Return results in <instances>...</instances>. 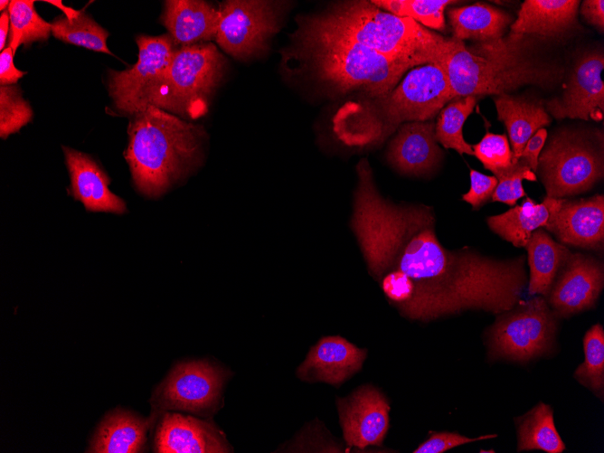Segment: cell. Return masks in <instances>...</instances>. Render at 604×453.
<instances>
[{
	"label": "cell",
	"mask_w": 604,
	"mask_h": 453,
	"mask_svg": "<svg viewBox=\"0 0 604 453\" xmlns=\"http://www.w3.org/2000/svg\"><path fill=\"white\" fill-rule=\"evenodd\" d=\"M388 146L389 163L399 172L426 175L436 169L443 152L438 145L432 120L401 125Z\"/></svg>",
	"instance_id": "cell-18"
},
{
	"label": "cell",
	"mask_w": 604,
	"mask_h": 453,
	"mask_svg": "<svg viewBox=\"0 0 604 453\" xmlns=\"http://www.w3.org/2000/svg\"><path fill=\"white\" fill-rule=\"evenodd\" d=\"M125 157L134 184L158 197L200 162L202 127L149 105L133 115Z\"/></svg>",
	"instance_id": "cell-5"
},
{
	"label": "cell",
	"mask_w": 604,
	"mask_h": 453,
	"mask_svg": "<svg viewBox=\"0 0 604 453\" xmlns=\"http://www.w3.org/2000/svg\"><path fill=\"white\" fill-rule=\"evenodd\" d=\"M224 68L223 56L211 42L179 47L165 72L145 94L139 110L152 105L169 113L198 118L208 111Z\"/></svg>",
	"instance_id": "cell-7"
},
{
	"label": "cell",
	"mask_w": 604,
	"mask_h": 453,
	"mask_svg": "<svg viewBox=\"0 0 604 453\" xmlns=\"http://www.w3.org/2000/svg\"><path fill=\"white\" fill-rule=\"evenodd\" d=\"M33 110L23 98L19 87L14 85L0 88V136L6 138L18 132L33 118Z\"/></svg>",
	"instance_id": "cell-34"
},
{
	"label": "cell",
	"mask_w": 604,
	"mask_h": 453,
	"mask_svg": "<svg viewBox=\"0 0 604 453\" xmlns=\"http://www.w3.org/2000/svg\"><path fill=\"white\" fill-rule=\"evenodd\" d=\"M472 148L473 156L494 175L509 168L518 161L514 159L505 134L487 132L477 144L472 146Z\"/></svg>",
	"instance_id": "cell-35"
},
{
	"label": "cell",
	"mask_w": 604,
	"mask_h": 453,
	"mask_svg": "<svg viewBox=\"0 0 604 453\" xmlns=\"http://www.w3.org/2000/svg\"><path fill=\"white\" fill-rule=\"evenodd\" d=\"M70 174V193L88 211L124 213L125 202L109 189V179L99 165L87 154L63 146Z\"/></svg>",
	"instance_id": "cell-20"
},
{
	"label": "cell",
	"mask_w": 604,
	"mask_h": 453,
	"mask_svg": "<svg viewBox=\"0 0 604 453\" xmlns=\"http://www.w3.org/2000/svg\"><path fill=\"white\" fill-rule=\"evenodd\" d=\"M457 97L502 95L525 85L550 88L562 71L533 53L529 35L510 32L502 38L468 47L459 41L439 62Z\"/></svg>",
	"instance_id": "cell-4"
},
{
	"label": "cell",
	"mask_w": 604,
	"mask_h": 453,
	"mask_svg": "<svg viewBox=\"0 0 604 453\" xmlns=\"http://www.w3.org/2000/svg\"><path fill=\"white\" fill-rule=\"evenodd\" d=\"M547 136L548 133L544 127L538 129L529 138L522 151L520 159L525 162L534 173H536L538 158L546 142Z\"/></svg>",
	"instance_id": "cell-39"
},
{
	"label": "cell",
	"mask_w": 604,
	"mask_h": 453,
	"mask_svg": "<svg viewBox=\"0 0 604 453\" xmlns=\"http://www.w3.org/2000/svg\"><path fill=\"white\" fill-rule=\"evenodd\" d=\"M32 0H12L7 8L10 17V42L14 54L20 44L46 41L52 33L51 24L35 11Z\"/></svg>",
	"instance_id": "cell-31"
},
{
	"label": "cell",
	"mask_w": 604,
	"mask_h": 453,
	"mask_svg": "<svg viewBox=\"0 0 604 453\" xmlns=\"http://www.w3.org/2000/svg\"><path fill=\"white\" fill-rule=\"evenodd\" d=\"M526 257L496 259L439 242L435 222L414 228L401 241L387 270H397L387 297L400 313L428 322L465 310L495 315L520 301L528 284Z\"/></svg>",
	"instance_id": "cell-1"
},
{
	"label": "cell",
	"mask_w": 604,
	"mask_h": 453,
	"mask_svg": "<svg viewBox=\"0 0 604 453\" xmlns=\"http://www.w3.org/2000/svg\"><path fill=\"white\" fill-rule=\"evenodd\" d=\"M366 355V349H360L341 336H326L311 347L297 369V376L308 382L337 386L362 368Z\"/></svg>",
	"instance_id": "cell-19"
},
{
	"label": "cell",
	"mask_w": 604,
	"mask_h": 453,
	"mask_svg": "<svg viewBox=\"0 0 604 453\" xmlns=\"http://www.w3.org/2000/svg\"><path fill=\"white\" fill-rule=\"evenodd\" d=\"M571 130L552 134L544 144L536 175L549 198H564L587 192L603 176L602 144Z\"/></svg>",
	"instance_id": "cell-8"
},
{
	"label": "cell",
	"mask_w": 604,
	"mask_h": 453,
	"mask_svg": "<svg viewBox=\"0 0 604 453\" xmlns=\"http://www.w3.org/2000/svg\"><path fill=\"white\" fill-rule=\"evenodd\" d=\"M494 175L497 179V185L492 194V201L510 206H514L520 198L526 195L522 184L523 180L537 179L535 173L521 159Z\"/></svg>",
	"instance_id": "cell-36"
},
{
	"label": "cell",
	"mask_w": 604,
	"mask_h": 453,
	"mask_svg": "<svg viewBox=\"0 0 604 453\" xmlns=\"http://www.w3.org/2000/svg\"><path fill=\"white\" fill-rule=\"evenodd\" d=\"M307 17L316 24L410 69L443 61L459 42L431 32L411 18L382 11L371 1L335 4Z\"/></svg>",
	"instance_id": "cell-6"
},
{
	"label": "cell",
	"mask_w": 604,
	"mask_h": 453,
	"mask_svg": "<svg viewBox=\"0 0 604 453\" xmlns=\"http://www.w3.org/2000/svg\"><path fill=\"white\" fill-rule=\"evenodd\" d=\"M217 43L236 59L264 52L279 29L278 4L261 0H231L220 5Z\"/></svg>",
	"instance_id": "cell-11"
},
{
	"label": "cell",
	"mask_w": 604,
	"mask_h": 453,
	"mask_svg": "<svg viewBox=\"0 0 604 453\" xmlns=\"http://www.w3.org/2000/svg\"><path fill=\"white\" fill-rule=\"evenodd\" d=\"M453 38L484 42L502 38L512 17L505 11L477 3L448 11Z\"/></svg>",
	"instance_id": "cell-26"
},
{
	"label": "cell",
	"mask_w": 604,
	"mask_h": 453,
	"mask_svg": "<svg viewBox=\"0 0 604 453\" xmlns=\"http://www.w3.org/2000/svg\"><path fill=\"white\" fill-rule=\"evenodd\" d=\"M9 4H10V1H7V0H5V1H4V0L0 1V10H1L2 12L5 11V10H6L5 8H6L7 6H9Z\"/></svg>",
	"instance_id": "cell-43"
},
{
	"label": "cell",
	"mask_w": 604,
	"mask_h": 453,
	"mask_svg": "<svg viewBox=\"0 0 604 453\" xmlns=\"http://www.w3.org/2000/svg\"><path fill=\"white\" fill-rule=\"evenodd\" d=\"M138 60L131 68L110 71L109 92L115 107L134 115L146 91L165 72L177 48L169 34L137 38Z\"/></svg>",
	"instance_id": "cell-12"
},
{
	"label": "cell",
	"mask_w": 604,
	"mask_h": 453,
	"mask_svg": "<svg viewBox=\"0 0 604 453\" xmlns=\"http://www.w3.org/2000/svg\"><path fill=\"white\" fill-rule=\"evenodd\" d=\"M229 374L208 360L180 363L156 388L150 402L156 412L182 411L211 416L222 403Z\"/></svg>",
	"instance_id": "cell-10"
},
{
	"label": "cell",
	"mask_w": 604,
	"mask_h": 453,
	"mask_svg": "<svg viewBox=\"0 0 604 453\" xmlns=\"http://www.w3.org/2000/svg\"><path fill=\"white\" fill-rule=\"evenodd\" d=\"M524 248L529 266L528 292L545 297L571 251L543 228L532 233Z\"/></svg>",
	"instance_id": "cell-25"
},
{
	"label": "cell",
	"mask_w": 604,
	"mask_h": 453,
	"mask_svg": "<svg viewBox=\"0 0 604 453\" xmlns=\"http://www.w3.org/2000/svg\"><path fill=\"white\" fill-rule=\"evenodd\" d=\"M517 451L542 450L562 453L565 444L561 439L550 405L540 401L527 413L516 419Z\"/></svg>",
	"instance_id": "cell-28"
},
{
	"label": "cell",
	"mask_w": 604,
	"mask_h": 453,
	"mask_svg": "<svg viewBox=\"0 0 604 453\" xmlns=\"http://www.w3.org/2000/svg\"><path fill=\"white\" fill-rule=\"evenodd\" d=\"M603 286V263L591 255L571 252L545 296L546 301L557 317H569L593 307Z\"/></svg>",
	"instance_id": "cell-13"
},
{
	"label": "cell",
	"mask_w": 604,
	"mask_h": 453,
	"mask_svg": "<svg viewBox=\"0 0 604 453\" xmlns=\"http://www.w3.org/2000/svg\"><path fill=\"white\" fill-rule=\"evenodd\" d=\"M297 24L293 44L283 53L288 68L307 75L331 95L355 92L360 98L382 97L410 69L316 24L307 16L299 17Z\"/></svg>",
	"instance_id": "cell-2"
},
{
	"label": "cell",
	"mask_w": 604,
	"mask_h": 453,
	"mask_svg": "<svg viewBox=\"0 0 604 453\" xmlns=\"http://www.w3.org/2000/svg\"><path fill=\"white\" fill-rule=\"evenodd\" d=\"M603 68L601 52H593L582 56L576 62L562 94L547 102L548 112L557 119L601 120L604 115Z\"/></svg>",
	"instance_id": "cell-15"
},
{
	"label": "cell",
	"mask_w": 604,
	"mask_h": 453,
	"mask_svg": "<svg viewBox=\"0 0 604 453\" xmlns=\"http://www.w3.org/2000/svg\"><path fill=\"white\" fill-rule=\"evenodd\" d=\"M549 198V197H548ZM550 214L544 228L562 244L601 250L604 243V197L549 198Z\"/></svg>",
	"instance_id": "cell-14"
},
{
	"label": "cell",
	"mask_w": 604,
	"mask_h": 453,
	"mask_svg": "<svg viewBox=\"0 0 604 453\" xmlns=\"http://www.w3.org/2000/svg\"><path fill=\"white\" fill-rule=\"evenodd\" d=\"M10 29V17L8 10L2 12L0 16V49L3 51L5 46L8 32Z\"/></svg>",
	"instance_id": "cell-42"
},
{
	"label": "cell",
	"mask_w": 604,
	"mask_h": 453,
	"mask_svg": "<svg viewBox=\"0 0 604 453\" xmlns=\"http://www.w3.org/2000/svg\"><path fill=\"white\" fill-rule=\"evenodd\" d=\"M378 8L400 17L411 18L424 27L442 31L445 29L444 12L450 0H373Z\"/></svg>",
	"instance_id": "cell-33"
},
{
	"label": "cell",
	"mask_w": 604,
	"mask_h": 453,
	"mask_svg": "<svg viewBox=\"0 0 604 453\" xmlns=\"http://www.w3.org/2000/svg\"><path fill=\"white\" fill-rule=\"evenodd\" d=\"M550 214L549 198L537 203L526 197L520 205L486 218L489 229L514 247L524 248L532 233L544 227Z\"/></svg>",
	"instance_id": "cell-27"
},
{
	"label": "cell",
	"mask_w": 604,
	"mask_h": 453,
	"mask_svg": "<svg viewBox=\"0 0 604 453\" xmlns=\"http://www.w3.org/2000/svg\"><path fill=\"white\" fill-rule=\"evenodd\" d=\"M496 434L469 438L456 432H433L413 453H442L458 446L496 438Z\"/></svg>",
	"instance_id": "cell-37"
},
{
	"label": "cell",
	"mask_w": 604,
	"mask_h": 453,
	"mask_svg": "<svg viewBox=\"0 0 604 453\" xmlns=\"http://www.w3.org/2000/svg\"><path fill=\"white\" fill-rule=\"evenodd\" d=\"M584 361L574 372V378L600 400L604 393V330L595 324L583 337Z\"/></svg>",
	"instance_id": "cell-32"
},
{
	"label": "cell",
	"mask_w": 604,
	"mask_h": 453,
	"mask_svg": "<svg viewBox=\"0 0 604 453\" xmlns=\"http://www.w3.org/2000/svg\"><path fill=\"white\" fill-rule=\"evenodd\" d=\"M453 99L441 64L420 65L388 94L345 102L334 116L333 130L347 146H372L404 123L432 120Z\"/></svg>",
	"instance_id": "cell-3"
},
{
	"label": "cell",
	"mask_w": 604,
	"mask_h": 453,
	"mask_svg": "<svg viewBox=\"0 0 604 453\" xmlns=\"http://www.w3.org/2000/svg\"><path fill=\"white\" fill-rule=\"evenodd\" d=\"M153 420V416L144 419L125 410L112 411L99 425L88 452H141L146 443V431Z\"/></svg>",
	"instance_id": "cell-23"
},
{
	"label": "cell",
	"mask_w": 604,
	"mask_h": 453,
	"mask_svg": "<svg viewBox=\"0 0 604 453\" xmlns=\"http://www.w3.org/2000/svg\"><path fill=\"white\" fill-rule=\"evenodd\" d=\"M14 52L10 46L5 48L0 54V84L9 86L26 74L25 71L18 70L14 63Z\"/></svg>",
	"instance_id": "cell-40"
},
{
	"label": "cell",
	"mask_w": 604,
	"mask_h": 453,
	"mask_svg": "<svg viewBox=\"0 0 604 453\" xmlns=\"http://www.w3.org/2000/svg\"><path fill=\"white\" fill-rule=\"evenodd\" d=\"M494 101L497 118L505 126L514 157L517 161L529 138L551 123V116L542 103L525 98L502 94Z\"/></svg>",
	"instance_id": "cell-24"
},
{
	"label": "cell",
	"mask_w": 604,
	"mask_h": 453,
	"mask_svg": "<svg viewBox=\"0 0 604 453\" xmlns=\"http://www.w3.org/2000/svg\"><path fill=\"white\" fill-rule=\"evenodd\" d=\"M155 451L159 453L232 452L224 433L212 421L165 412L156 428Z\"/></svg>",
	"instance_id": "cell-17"
},
{
	"label": "cell",
	"mask_w": 604,
	"mask_h": 453,
	"mask_svg": "<svg viewBox=\"0 0 604 453\" xmlns=\"http://www.w3.org/2000/svg\"><path fill=\"white\" fill-rule=\"evenodd\" d=\"M579 6L577 0H525L511 24V32L529 36H561L576 24Z\"/></svg>",
	"instance_id": "cell-22"
},
{
	"label": "cell",
	"mask_w": 604,
	"mask_h": 453,
	"mask_svg": "<svg viewBox=\"0 0 604 453\" xmlns=\"http://www.w3.org/2000/svg\"><path fill=\"white\" fill-rule=\"evenodd\" d=\"M220 10L204 1L169 0L164 5L162 24L180 47L215 39Z\"/></svg>",
	"instance_id": "cell-21"
},
{
	"label": "cell",
	"mask_w": 604,
	"mask_h": 453,
	"mask_svg": "<svg viewBox=\"0 0 604 453\" xmlns=\"http://www.w3.org/2000/svg\"><path fill=\"white\" fill-rule=\"evenodd\" d=\"M580 14L585 20L600 33L604 29V1L585 0L580 5Z\"/></svg>",
	"instance_id": "cell-41"
},
{
	"label": "cell",
	"mask_w": 604,
	"mask_h": 453,
	"mask_svg": "<svg viewBox=\"0 0 604 453\" xmlns=\"http://www.w3.org/2000/svg\"><path fill=\"white\" fill-rule=\"evenodd\" d=\"M344 439L349 446L364 448L381 445L389 429L390 405L384 395L363 385L336 401Z\"/></svg>",
	"instance_id": "cell-16"
},
{
	"label": "cell",
	"mask_w": 604,
	"mask_h": 453,
	"mask_svg": "<svg viewBox=\"0 0 604 453\" xmlns=\"http://www.w3.org/2000/svg\"><path fill=\"white\" fill-rule=\"evenodd\" d=\"M556 317L541 296L498 314L487 332L488 357L527 362L547 354L554 344Z\"/></svg>",
	"instance_id": "cell-9"
},
{
	"label": "cell",
	"mask_w": 604,
	"mask_h": 453,
	"mask_svg": "<svg viewBox=\"0 0 604 453\" xmlns=\"http://www.w3.org/2000/svg\"><path fill=\"white\" fill-rule=\"evenodd\" d=\"M57 39L92 51L112 54L107 46L109 33L82 11L72 16H58L51 23Z\"/></svg>",
	"instance_id": "cell-30"
},
{
	"label": "cell",
	"mask_w": 604,
	"mask_h": 453,
	"mask_svg": "<svg viewBox=\"0 0 604 453\" xmlns=\"http://www.w3.org/2000/svg\"><path fill=\"white\" fill-rule=\"evenodd\" d=\"M470 188L462 195V200L469 203L474 210L484 205L497 185L495 175H486L475 169H470Z\"/></svg>",
	"instance_id": "cell-38"
},
{
	"label": "cell",
	"mask_w": 604,
	"mask_h": 453,
	"mask_svg": "<svg viewBox=\"0 0 604 453\" xmlns=\"http://www.w3.org/2000/svg\"><path fill=\"white\" fill-rule=\"evenodd\" d=\"M476 103L475 96L457 97L440 110L435 134L437 141L445 148L454 149L460 155H474L472 146L463 137V125Z\"/></svg>",
	"instance_id": "cell-29"
}]
</instances>
